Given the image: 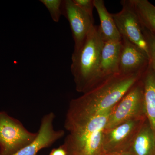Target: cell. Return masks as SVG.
Returning a JSON list of instances; mask_svg holds the SVG:
<instances>
[{
	"instance_id": "cell-12",
	"label": "cell",
	"mask_w": 155,
	"mask_h": 155,
	"mask_svg": "<svg viewBox=\"0 0 155 155\" xmlns=\"http://www.w3.org/2000/svg\"><path fill=\"white\" fill-rule=\"evenodd\" d=\"M123 155H155V135L147 119Z\"/></svg>"
},
{
	"instance_id": "cell-5",
	"label": "cell",
	"mask_w": 155,
	"mask_h": 155,
	"mask_svg": "<svg viewBox=\"0 0 155 155\" xmlns=\"http://www.w3.org/2000/svg\"><path fill=\"white\" fill-rule=\"evenodd\" d=\"M144 117H146L143 85L140 78L113 108L105 129H110L129 120Z\"/></svg>"
},
{
	"instance_id": "cell-9",
	"label": "cell",
	"mask_w": 155,
	"mask_h": 155,
	"mask_svg": "<svg viewBox=\"0 0 155 155\" xmlns=\"http://www.w3.org/2000/svg\"><path fill=\"white\" fill-rule=\"evenodd\" d=\"M149 65V58L145 53L122 37V47L119 63V74L130 75L142 74Z\"/></svg>"
},
{
	"instance_id": "cell-1",
	"label": "cell",
	"mask_w": 155,
	"mask_h": 155,
	"mask_svg": "<svg viewBox=\"0 0 155 155\" xmlns=\"http://www.w3.org/2000/svg\"><path fill=\"white\" fill-rule=\"evenodd\" d=\"M142 74H116L80 97L72 99L69 104L64 125L91 119L110 110L140 80Z\"/></svg>"
},
{
	"instance_id": "cell-19",
	"label": "cell",
	"mask_w": 155,
	"mask_h": 155,
	"mask_svg": "<svg viewBox=\"0 0 155 155\" xmlns=\"http://www.w3.org/2000/svg\"><path fill=\"white\" fill-rule=\"evenodd\" d=\"M49 155H67V151L62 145L59 147L53 149Z\"/></svg>"
},
{
	"instance_id": "cell-7",
	"label": "cell",
	"mask_w": 155,
	"mask_h": 155,
	"mask_svg": "<svg viewBox=\"0 0 155 155\" xmlns=\"http://www.w3.org/2000/svg\"><path fill=\"white\" fill-rule=\"evenodd\" d=\"M121 4V11L116 14H112L119 33L121 36L127 38L140 48L149 58L147 45L143 32L142 27L130 0H123Z\"/></svg>"
},
{
	"instance_id": "cell-8",
	"label": "cell",
	"mask_w": 155,
	"mask_h": 155,
	"mask_svg": "<svg viewBox=\"0 0 155 155\" xmlns=\"http://www.w3.org/2000/svg\"><path fill=\"white\" fill-rule=\"evenodd\" d=\"M62 12L69 22L75 44L74 51H77L94 25V17L78 8L73 0L63 1Z\"/></svg>"
},
{
	"instance_id": "cell-2",
	"label": "cell",
	"mask_w": 155,
	"mask_h": 155,
	"mask_svg": "<svg viewBox=\"0 0 155 155\" xmlns=\"http://www.w3.org/2000/svg\"><path fill=\"white\" fill-rule=\"evenodd\" d=\"M104 43L99 26L94 25L81 47L73 51L70 68L78 92L84 93L96 86Z\"/></svg>"
},
{
	"instance_id": "cell-18",
	"label": "cell",
	"mask_w": 155,
	"mask_h": 155,
	"mask_svg": "<svg viewBox=\"0 0 155 155\" xmlns=\"http://www.w3.org/2000/svg\"><path fill=\"white\" fill-rule=\"evenodd\" d=\"M73 2L81 10L93 17L94 8L93 0H73Z\"/></svg>"
},
{
	"instance_id": "cell-13",
	"label": "cell",
	"mask_w": 155,
	"mask_h": 155,
	"mask_svg": "<svg viewBox=\"0 0 155 155\" xmlns=\"http://www.w3.org/2000/svg\"><path fill=\"white\" fill-rule=\"evenodd\" d=\"M141 80L146 117L155 135V72L150 65L142 75Z\"/></svg>"
},
{
	"instance_id": "cell-3",
	"label": "cell",
	"mask_w": 155,
	"mask_h": 155,
	"mask_svg": "<svg viewBox=\"0 0 155 155\" xmlns=\"http://www.w3.org/2000/svg\"><path fill=\"white\" fill-rule=\"evenodd\" d=\"M91 119L64 125L67 155H103V135L112 110Z\"/></svg>"
},
{
	"instance_id": "cell-17",
	"label": "cell",
	"mask_w": 155,
	"mask_h": 155,
	"mask_svg": "<svg viewBox=\"0 0 155 155\" xmlns=\"http://www.w3.org/2000/svg\"><path fill=\"white\" fill-rule=\"evenodd\" d=\"M142 30L148 50L149 65L155 72V35L143 27Z\"/></svg>"
},
{
	"instance_id": "cell-6",
	"label": "cell",
	"mask_w": 155,
	"mask_h": 155,
	"mask_svg": "<svg viewBox=\"0 0 155 155\" xmlns=\"http://www.w3.org/2000/svg\"><path fill=\"white\" fill-rule=\"evenodd\" d=\"M146 120V117L132 119L110 129H105L103 135L104 154L125 152Z\"/></svg>"
},
{
	"instance_id": "cell-16",
	"label": "cell",
	"mask_w": 155,
	"mask_h": 155,
	"mask_svg": "<svg viewBox=\"0 0 155 155\" xmlns=\"http://www.w3.org/2000/svg\"><path fill=\"white\" fill-rule=\"evenodd\" d=\"M41 2L48 9L54 22H58L62 14L61 0H41Z\"/></svg>"
},
{
	"instance_id": "cell-14",
	"label": "cell",
	"mask_w": 155,
	"mask_h": 155,
	"mask_svg": "<svg viewBox=\"0 0 155 155\" xmlns=\"http://www.w3.org/2000/svg\"><path fill=\"white\" fill-rule=\"evenodd\" d=\"M100 20L99 28L104 41H119L122 36L116 25L112 14L106 8L103 0H93Z\"/></svg>"
},
{
	"instance_id": "cell-10",
	"label": "cell",
	"mask_w": 155,
	"mask_h": 155,
	"mask_svg": "<svg viewBox=\"0 0 155 155\" xmlns=\"http://www.w3.org/2000/svg\"><path fill=\"white\" fill-rule=\"evenodd\" d=\"M53 112L42 118L37 135L31 143L12 155H36L40 150L48 147L64 135V130H56L53 122L55 119Z\"/></svg>"
},
{
	"instance_id": "cell-15",
	"label": "cell",
	"mask_w": 155,
	"mask_h": 155,
	"mask_svg": "<svg viewBox=\"0 0 155 155\" xmlns=\"http://www.w3.org/2000/svg\"><path fill=\"white\" fill-rule=\"evenodd\" d=\"M141 26L155 35V6L147 0H130Z\"/></svg>"
},
{
	"instance_id": "cell-11",
	"label": "cell",
	"mask_w": 155,
	"mask_h": 155,
	"mask_svg": "<svg viewBox=\"0 0 155 155\" xmlns=\"http://www.w3.org/2000/svg\"><path fill=\"white\" fill-rule=\"evenodd\" d=\"M121 47L122 40L119 41H104L98 69L97 85L109 78L119 74Z\"/></svg>"
},
{
	"instance_id": "cell-4",
	"label": "cell",
	"mask_w": 155,
	"mask_h": 155,
	"mask_svg": "<svg viewBox=\"0 0 155 155\" xmlns=\"http://www.w3.org/2000/svg\"><path fill=\"white\" fill-rule=\"evenodd\" d=\"M37 132L28 131L18 119L0 111V155H12L31 143Z\"/></svg>"
},
{
	"instance_id": "cell-20",
	"label": "cell",
	"mask_w": 155,
	"mask_h": 155,
	"mask_svg": "<svg viewBox=\"0 0 155 155\" xmlns=\"http://www.w3.org/2000/svg\"><path fill=\"white\" fill-rule=\"evenodd\" d=\"M103 155H123L122 154L119 153H111L104 154Z\"/></svg>"
}]
</instances>
